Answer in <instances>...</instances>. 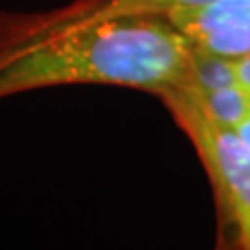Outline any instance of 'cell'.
Masks as SVG:
<instances>
[{"mask_svg": "<svg viewBox=\"0 0 250 250\" xmlns=\"http://www.w3.org/2000/svg\"><path fill=\"white\" fill-rule=\"evenodd\" d=\"M236 80L250 92V54L236 59Z\"/></svg>", "mask_w": 250, "mask_h": 250, "instance_id": "6", "label": "cell"}, {"mask_svg": "<svg viewBox=\"0 0 250 250\" xmlns=\"http://www.w3.org/2000/svg\"><path fill=\"white\" fill-rule=\"evenodd\" d=\"M165 17L200 50L228 59L250 54V0H210Z\"/></svg>", "mask_w": 250, "mask_h": 250, "instance_id": "3", "label": "cell"}, {"mask_svg": "<svg viewBox=\"0 0 250 250\" xmlns=\"http://www.w3.org/2000/svg\"><path fill=\"white\" fill-rule=\"evenodd\" d=\"M159 98L196 148L233 244L250 250V146L238 129L221 125L207 111L192 85L179 83L161 92Z\"/></svg>", "mask_w": 250, "mask_h": 250, "instance_id": "2", "label": "cell"}, {"mask_svg": "<svg viewBox=\"0 0 250 250\" xmlns=\"http://www.w3.org/2000/svg\"><path fill=\"white\" fill-rule=\"evenodd\" d=\"M194 44L165 15L75 25H34L0 13V100L75 83L136 88L159 96L186 83Z\"/></svg>", "mask_w": 250, "mask_h": 250, "instance_id": "1", "label": "cell"}, {"mask_svg": "<svg viewBox=\"0 0 250 250\" xmlns=\"http://www.w3.org/2000/svg\"><path fill=\"white\" fill-rule=\"evenodd\" d=\"M210 0H75L65 9L42 15H23L34 25H75L131 15H169L184 9H196Z\"/></svg>", "mask_w": 250, "mask_h": 250, "instance_id": "4", "label": "cell"}, {"mask_svg": "<svg viewBox=\"0 0 250 250\" xmlns=\"http://www.w3.org/2000/svg\"><path fill=\"white\" fill-rule=\"evenodd\" d=\"M194 90L200 96L202 104L207 106V111L221 125L238 129L250 117V92L244 85L231 83V85H223V88H215V90H198V88H194Z\"/></svg>", "mask_w": 250, "mask_h": 250, "instance_id": "5", "label": "cell"}]
</instances>
